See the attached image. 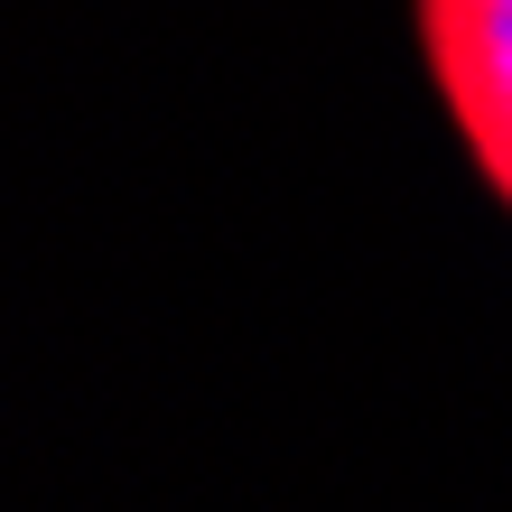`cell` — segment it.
I'll use <instances>...</instances> for the list:
<instances>
[{"label": "cell", "instance_id": "obj_1", "mask_svg": "<svg viewBox=\"0 0 512 512\" xmlns=\"http://www.w3.org/2000/svg\"><path fill=\"white\" fill-rule=\"evenodd\" d=\"M410 28L419 66L457 122V149L512 215V0H410Z\"/></svg>", "mask_w": 512, "mask_h": 512}]
</instances>
